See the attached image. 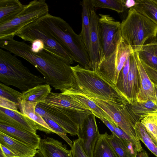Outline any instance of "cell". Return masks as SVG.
Here are the masks:
<instances>
[{"label": "cell", "mask_w": 157, "mask_h": 157, "mask_svg": "<svg viewBox=\"0 0 157 157\" xmlns=\"http://www.w3.org/2000/svg\"><path fill=\"white\" fill-rule=\"evenodd\" d=\"M0 48L21 57L33 65L41 73L48 84L63 93L70 90L75 78L70 64L45 50L35 53L24 41L14 39L0 40Z\"/></svg>", "instance_id": "obj_1"}, {"label": "cell", "mask_w": 157, "mask_h": 157, "mask_svg": "<svg viewBox=\"0 0 157 157\" xmlns=\"http://www.w3.org/2000/svg\"><path fill=\"white\" fill-rule=\"evenodd\" d=\"M75 82L69 90L86 96L117 104L129 103L117 90L98 75L96 71L85 69L79 64L71 66Z\"/></svg>", "instance_id": "obj_2"}, {"label": "cell", "mask_w": 157, "mask_h": 157, "mask_svg": "<svg viewBox=\"0 0 157 157\" xmlns=\"http://www.w3.org/2000/svg\"><path fill=\"white\" fill-rule=\"evenodd\" d=\"M37 21L65 46L74 61L85 69L91 70L89 56L81 36L74 31L68 23L60 17L49 13Z\"/></svg>", "instance_id": "obj_3"}, {"label": "cell", "mask_w": 157, "mask_h": 157, "mask_svg": "<svg viewBox=\"0 0 157 157\" xmlns=\"http://www.w3.org/2000/svg\"><path fill=\"white\" fill-rule=\"evenodd\" d=\"M0 81L17 88L22 92L38 85L48 84L44 78L31 72L15 55L1 48Z\"/></svg>", "instance_id": "obj_4"}, {"label": "cell", "mask_w": 157, "mask_h": 157, "mask_svg": "<svg viewBox=\"0 0 157 157\" xmlns=\"http://www.w3.org/2000/svg\"><path fill=\"white\" fill-rule=\"evenodd\" d=\"M120 30L121 37L134 52L140 50L147 41L157 35V25L133 7L121 23Z\"/></svg>", "instance_id": "obj_5"}, {"label": "cell", "mask_w": 157, "mask_h": 157, "mask_svg": "<svg viewBox=\"0 0 157 157\" xmlns=\"http://www.w3.org/2000/svg\"><path fill=\"white\" fill-rule=\"evenodd\" d=\"M35 111L42 117L50 118L59 125L72 136H78L79 129L91 111L52 105L40 102Z\"/></svg>", "instance_id": "obj_6"}, {"label": "cell", "mask_w": 157, "mask_h": 157, "mask_svg": "<svg viewBox=\"0 0 157 157\" xmlns=\"http://www.w3.org/2000/svg\"><path fill=\"white\" fill-rule=\"evenodd\" d=\"M48 6L45 0H34L25 5L23 10L13 20L0 25V40L13 39L23 28L48 14Z\"/></svg>", "instance_id": "obj_7"}, {"label": "cell", "mask_w": 157, "mask_h": 157, "mask_svg": "<svg viewBox=\"0 0 157 157\" xmlns=\"http://www.w3.org/2000/svg\"><path fill=\"white\" fill-rule=\"evenodd\" d=\"M24 41L31 43L40 39L44 43V50L60 57L70 64L74 63L71 54L65 46L46 30L37 21L23 28L16 35Z\"/></svg>", "instance_id": "obj_8"}, {"label": "cell", "mask_w": 157, "mask_h": 157, "mask_svg": "<svg viewBox=\"0 0 157 157\" xmlns=\"http://www.w3.org/2000/svg\"><path fill=\"white\" fill-rule=\"evenodd\" d=\"M134 52L121 36L115 51L104 57L96 71L97 74L112 85H116L119 75L127 59Z\"/></svg>", "instance_id": "obj_9"}, {"label": "cell", "mask_w": 157, "mask_h": 157, "mask_svg": "<svg viewBox=\"0 0 157 157\" xmlns=\"http://www.w3.org/2000/svg\"><path fill=\"white\" fill-rule=\"evenodd\" d=\"M104 110L117 124L138 145L142 146L137 136L135 125L138 121L127 104H117L88 97Z\"/></svg>", "instance_id": "obj_10"}, {"label": "cell", "mask_w": 157, "mask_h": 157, "mask_svg": "<svg viewBox=\"0 0 157 157\" xmlns=\"http://www.w3.org/2000/svg\"><path fill=\"white\" fill-rule=\"evenodd\" d=\"M98 22L104 57H107L116 49L121 37V23L109 15L99 14Z\"/></svg>", "instance_id": "obj_11"}, {"label": "cell", "mask_w": 157, "mask_h": 157, "mask_svg": "<svg viewBox=\"0 0 157 157\" xmlns=\"http://www.w3.org/2000/svg\"><path fill=\"white\" fill-rule=\"evenodd\" d=\"M90 45L89 56L91 70L96 71L100 62L104 57L98 20L94 8L90 5Z\"/></svg>", "instance_id": "obj_12"}, {"label": "cell", "mask_w": 157, "mask_h": 157, "mask_svg": "<svg viewBox=\"0 0 157 157\" xmlns=\"http://www.w3.org/2000/svg\"><path fill=\"white\" fill-rule=\"evenodd\" d=\"M95 117L93 113L88 115L79 130L78 138L81 139L82 147L88 157H93L95 145L100 134Z\"/></svg>", "instance_id": "obj_13"}, {"label": "cell", "mask_w": 157, "mask_h": 157, "mask_svg": "<svg viewBox=\"0 0 157 157\" xmlns=\"http://www.w3.org/2000/svg\"><path fill=\"white\" fill-rule=\"evenodd\" d=\"M0 123L34 133L37 130L35 122L18 110L0 107Z\"/></svg>", "instance_id": "obj_14"}, {"label": "cell", "mask_w": 157, "mask_h": 157, "mask_svg": "<svg viewBox=\"0 0 157 157\" xmlns=\"http://www.w3.org/2000/svg\"><path fill=\"white\" fill-rule=\"evenodd\" d=\"M126 98L129 104L137 102L140 89V78L135 58V52L130 56V67L127 75Z\"/></svg>", "instance_id": "obj_15"}, {"label": "cell", "mask_w": 157, "mask_h": 157, "mask_svg": "<svg viewBox=\"0 0 157 157\" xmlns=\"http://www.w3.org/2000/svg\"><path fill=\"white\" fill-rule=\"evenodd\" d=\"M0 132L37 150L41 139L36 133L0 123Z\"/></svg>", "instance_id": "obj_16"}, {"label": "cell", "mask_w": 157, "mask_h": 157, "mask_svg": "<svg viewBox=\"0 0 157 157\" xmlns=\"http://www.w3.org/2000/svg\"><path fill=\"white\" fill-rule=\"evenodd\" d=\"M135 58L140 74V89L137 101L142 102L150 100L156 102L153 83L151 80L139 58L137 52H135Z\"/></svg>", "instance_id": "obj_17"}, {"label": "cell", "mask_w": 157, "mask_h": 157, "mask_svg": "<svg viewBox=\"0 0 157 157\" xmlns=\"http://www.w3.org/2000/svg\"><path fill=\"white\" fill-rule=\"evenodd\" d=\"M37 150L44 157H72L71 150H67L62 142L52 137L41 139Z\"/></svg>", "instance_id": "obj_18"}, {"label": "cell", "mask_w": 157, "mask_h": 157, "mask_svg": "<svg viewBox=\"0 0 157 157\" xmlns=\"http://www.w3.org/2000/svg\"><path fill=\"white\" fill-rule=\"evenodd\" d=\"M41 102L56 106L84 111H90L84 104L69 94L65 93H57L51 92L46 100Z\"/></svg>", "instance_id": "obj_19"}, {"label": "cell", "mask_w": 157, "mask_h": 157, "mask_svg": "<svg viewBox=\"0 0 157 157\" xmlns=\"http://www.w3.org/2000/svg\"><path fill=\"white\" fill-rule=\"evenodd\" d=\"M37 104V102L22 100L18 105V108L21 113L35 122L37 130L46 134L53 133L43 118L35 111Z\"/></svg>", "instance_id": "obj_20"}, {"label": "cell", "mask_w": 157, "mask_h": 157, "mask_svg": "<svg viewBox=\"0 0 157 157\" xmlns=\"http://www.w3.org/2000/svg\"><path fill=\"white\" fill-rule=\"evenodd\" d=\"M0 144L4 146L18 157H33L37 150L0 132Z\"/></svg>", "instance_id": "obj_21"}, {"label": "cell", "mask_w": 157, "mask_h": 157, "mask_svg": "<svg viewBox=\"0 0 157 157\" xmlns=\"http://www.w3.org/2000/svg\"><path fill=\"white\" fill-rule=\"evenodd\" d=\"M25 6L18 0H0V25L8 23L14 19Z\"/></svg>", "instance_id": "obj_22"}, {"label": "cell", "mask_w": 157, "mask_h": 157, "mask_svg": "<svg viewBox=\"0 0 157 157\" xmlns=\"http://www.w3.org/2000/svg\"><path fill=\"white\" fill-rule=\"evenodd\" d=\"M90 0H83L80 3L82 7V28L80 35L88 54L90 45Z\"/></svg>", "instance_id": "obj_23"}, {"label": "cell", "mask_w": 157, "mask_h": 157, "mask_svg": "<svg viewBox=\"0 0 157 157\" xmlns=\"http://www.w3.org/2000/svg\"><path fill=\"white\" fill-rule=\"evenodd\" d=\"M51 90L48 84L38 85L22 92V100L38 104L46 100Z\"/></svg>", "instance_id": "obj_24"}, {"label": "cell", "mask_w": 157, "mask_h": 157, "mask_svg": "<svg viewBox=\"0 0 157 157\" xmlns=\"http://www.w3.org/2000/svg\"><path fill=\"white\" fill-rule=\"evenodd\" d=\"M127 105L138 122L141 121L149 113L157 112V104L154 101H137L132 104L128 103Z\"/></svg>", "instance_id": "obj_25"}, {"label": "cell", "mask_w": 157, "mask_h": 157, "mask_svg": "<svg viewBox=\"0 0 157 157\" xmlns=\"http://www.w3.org/2000/svg\"><path fill=\"white\" fill-rule=\"evenodd\" d=\"M133 7L157 25V0H137Z\"/></svg>", "instance_id": "obj_26"}, {"label": "cell", "mask_w": 157, "mask_h": 157, "mask_svg": "<svg viewBox=\"0 0 157 157\" xmlns=\"http://www.w3.org/2000/svg\"><path fill=\"white\" fill-rule=\"evenodd\" d=\"M66 93L76 99L84 104L88 107L96 117L99 118L103 117L110 122H112L111 119L105 112L98 106L91 99L85 95L76 91L72 90L66 91Z\"/></svg>", "instance_id": "obj_27"}, {"label": "cell", "mask_w": 157, "mask_h": 157, "mask_svg": "<svg viewBox=\"0 0 157 157\" xmlns=\"http://www.w3.org/2000/svg\"><path fill=\"white\" fill-rule=\"evenodd\" d=\"M93 157H119L107 140L105 134H100L95 145Z\"/></svg>", "instance_id": "obj_28"}, {"label": "cell", "mask_w": 157, "mask_h": 157, "mask_svg": "<svg viewBox=\"0 0 157 157\" xmlns=\"http://www.w3.org/2000/svg\"><path fill=\"white\" fill-rule=\"evenodd\" d=\"M107 140L115 150L119 157H135L136 154L133 153L123 140L112 134L105 133Z\"/></svg>", "instance_id": "obj_29"}, {"label": "cell", "mask_w": 157, "mask_h": 157, "mask_svg": "<svg viewBox=\"0 0 157 157\" xmlns=\"http://www.w3.org/2000/svg\"><path fill=\"white\" fill-rule=\"evenodd\" d=\"M153 39L147 41L137 52L139 57L141 61L157 70V56L151 43Z\"/></svg>", "instance_id": "obj_30"}, {"label": "cell", "mask_w": 157, "mask_h": 157, "mask_svg": "<svg viewBox=\"0 0 157 157\" xmlns=\"http://www.w3.org/2000/svg\"><path fill=\"white\" fill-rule=\"evenodd\" d=\"M135 129L138 139L157 157V140L148 133L140 121L136 122Z\"/></svg>", "instance_id": "obj_31"}, {"label": "cell", "mask_w": 157, "mask_h": 157, "mask_svg": "<svg viewBox=\"0 0 157 157\" xmlns=\"http://www.w3.org/2000/svg\"><path fill=\"white\" fill-rule=\"evenodd\" d=\"M94 8L108 9L114 10L118 13L123 12L127 8L124 0H90Z\"/></svg>", "instance_id": "obj_32"}, {"label": "cell", "mask_w": 157, "mask_h": 157, "mask_svg": "<svg viewBox=\"0 0 157 157\" xmlns=\"http://www.w3.org/2000/svg\"><path fill=\"white\" fill-rule=\"evenodd\" d=\"M129 67L130 56L127 59L119 75L117 83L115 86L117 90L126 99L127 90V75L129 70Z\"/></svg>", "instance_id": "obj_33"}, {"label": "cell", "mask_w": 157, "mask_h": 157, "mask_svg": "<svg viewBox=\"0 0 157 157\" xmlns=\"http://www.w3.org/2000/svg\"><path fill=\"white\" fill-rule=\"evenodd\" d=\"M140 122L148 133L157 140V112L149 113Z\"/></svg>", "instance_id": "obj_34"}, {"label": "cell", "mask_w": 157, "mask_h": 157, "mask_svg": "<svg viewBox=\"0 0 157 157\" xmlns=\"http://www.w3.org/2000/svg\"><path fill=\"white\" fill-rule=\"evenodd\" d=\"M22 93L0 82V97L18 105L22 100Z\"/></svg>", "instance_id": "obj_35"}, {"label": "cell", "mask_w": 157, "mask_h": 157, "mask_svg": "<svg viewBox=\"0 0 157 157\" xmlns=\"http://www.w3.org/2000/svg\"><path fill=\"white\" fill-rule=\"evenodd\" d=\"M49 127L55 133L63 139L71 147L73 142L68 137L67 131L53 120L47 117H43Z\"/></svg>", "instance_id": "obj_36"}, {"label": "cell", "mask_w": 157, "mask_h": 157, "mask_svg": "<svg viewBox=\"0 0 157 157\" xmlns=\"http://www.w3.org/2000/svg\"><path fill=\"white\" fill-rule=\"evenodd\" d=\"M71 150L72 157H88L82 147L80 138L73 141Z\"/></svg>", "instance_id": "obj_37"}, {"label": "cell", "mask_w": 157, "mask_h": 157, "mask_svg": "<svg viewBox=\"0 0 157 157\" xmlns=\"http://www.w3.org/2000/svg\"><path fill=\"white\" fill-rule=\"evenodd\" d=\"M140 61L151 80L153 83L157 85V70Z\"/></svg>", "instance_id": "obj_38"}, {"label": "cell", "mask_w": 157, "mask_h": 157, "mask_svg": "<svg viewBox=\"0 0 157 157\" xmlns=\"http://www.w3.org/2000/svg\"><path fill=\"white\" fill-rule=\"evenodd\" d=\"M0 107L13 110H17L18 105L8 99L0 97Z\"/></svg>", "instance_id": "obj_39"}, {"label": "cell", "mask_w": 157, "mask_h": 157, "mask_svg": "<svg viewBox=\"0 0 157 157\" xmlns=\"http://www.w3.org/2000/svg\"><path fill=\"white\" fill-rule=\"evenodd\" d=\"M31 49L35 53L39 52L44 50L45 45L43 42L40 39H36L31 43Z\"/></svg>", "instance_id": "obj_40"}, {"label": "cell", "mask_w": 157, "mask_h": 157, "mask_svg": "<svg viewBox=\"0 0 157 157\" xmlns=\"http://www.w3.org/2000/svg\"><path fill=\"white\" fill-rule=\"evenodd\" d=\"M0 149L7 157H18L14 153L3 145L0 144Z\"/></svg>", "instance_id": "obj_41"}, {"label": "cell", "mask_w": 157, "mask_h": 157, "mask_svg": "<svg viewBox=\"0 0 157 157\" xmlns=\"http://www.w3.org/2000/svg\"><path fill=\"white\" fill-rule=\"evenodd\" d=\"M136 4V1L134 0H125V5L126 8H131L133 7Z\"/></svg>", "instance_id": "obj_42"}, {"label": "cell", "mask_w": 157, "mask_h": 157, "mask_svg": "<svg viewBox=\"0 0 157 157\" xmlns=\"http://www.w3.org/2000/svg\"><path fill=\"white\" fill-rule=\"evenodd\" d=\"M151 43L153 45L155 53L157 56V35L152 40Z\"/></svg>", "instance_id": "obj_43"}, {"label": "cell", "mask_w": 157, "mask_h": 157, "mask_svg": "<svg viewBox=\"0 0 157 157\" xmlns=\"http://www.w3.org/2000/svg\"><path fill=\"white\" fill-rule=\"evenodd\" d=\"M135 157H149L146 151L144 150L141 152H137Z\"/></svg>", "instance_id": "obj_44"}, {"label": "cell", "mask_w": 157, "mask_h": 157, "mask_svg": "<svg viewBox=\"0 0 157 157\" xmlns=\"http://www.w3.org/2000/svg\"><path fill=\"white\" fill-rule=\"evenodd\" d=\"M33 157H44V156L40 151L38 150H37L36 154Z\"/></svg>", "instance_id": "obj_45"}, {"label": "cell", "mask_w": 157, "mask_h": 157, "mask_svg": "<svg viewBox=\"0 0 157 157\" xmlns=\"http://www.w3.org/2000/svg\"><path fill=\"white\" fill-rule=\"evenodd\" d=\"M153 84L155 92L156 102L157 104V85L155 84Z\"/></svg>", "instance_id": "obj_46"}, {"label": "cell", "mask_w": 157, "mask_h": 157, "mask_svg": "<svg viewBox=\"0 0 157 157\" xmlns=\"http://www.w3.org/2000/svg\"><path fill=\"white\" fill-rule=\"evenodd\" d=\"M0 157H7L3 151L1 149L0 151Z\"/></svg>", "instance_id": "obj_47"}]
</instances>
